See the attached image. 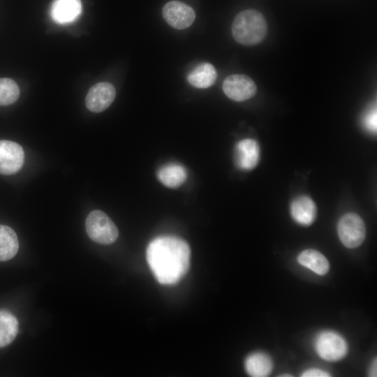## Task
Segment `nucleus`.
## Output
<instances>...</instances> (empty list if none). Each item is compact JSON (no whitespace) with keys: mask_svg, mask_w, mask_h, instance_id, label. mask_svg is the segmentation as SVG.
<instances>
[{"mask_svg":"<svg viewBox=\"0 0 377 377\" xmlns=\"http://www.w3.org/2000/svg\"><path fill=\"white\" fill-rule=\"evenodd\" d=\"M85 227L90 239L98 244H112L119 235L116 225L101 210H94L89 214L86 219Z\"/></svg>","mask_w":377,"mask_h":377,"instance_id":"3","label":"nucleus"},{"mask_svg":"<svg viewBox=\"0 0 377 377\" xmlns=\"http://www.w3.org/2000/svg\"><path fill=\"white\" fill-rule=\"evenodd\" d=\"M303 377H327L330 374L325 371L318 369H311L304 371L302 375Z\"/></svg>","mask_w":377,"mask_h":377,"instance_id":"21","label":"nucleus"},{"mask_svg":"<svg viewBox=\"0 0 377 377\" xmlns=\"http://www.w3.org/2000/svg\"><path fill=\"white\" fill-rule=\"evenodd\" d=\"M369 375L371 376H376V360H375L371 366L369 371Z\"/></svg>","mask_w":377,"mask_h":377,"instance_id":"22","label":"nucleus"},{"mask_svg":"<svg viewBox=\"0 0 377 377\" xmlns=\"http://www.w3.org/2000/svg\"><path fill=\"white\" fill-rule=\"evenodd\" d=\"M19 323L10 311L0 309V348L10 344L18 333Z\"/></svg>","mask_w":377,"mask_h":377,"instance_id":"17","label":"nucleus"},{"mask_svg":"<svg viewBox=\"0 0 377 377\" xmlns=\"http://www.w3.org/2000/svg\"><path fill=\"white\" fill-rule=\"evenodd\" d=\"M317 354L328 362H337L347 354L348 345L344 338L334 331H323L314 340Z\"/></svg>","mask_w":377,"mask_h":377,"instance_id":"4","label":"nucleus"},{"mask_svg":"<svg viewBox=\"0 0 377 377\" xmlns=\"http://www.w3.org/2000/svg\"><path fill=\"white\" fill-rule=\"evenodd\" d=\"M18 249L19 242L15 231L7 226L0 225V261L13 258Z\"/></svg>","mask_w":377,"mask_h":377,"instance_id":"18","label":"nucleus"},{"mask_svg":"<svg viewBox=\"0 0 377 377\" xmlns=\"http://www.w3.org/2000/svg\"><path fill=\"white\" fill-rule=\"evenodd\" d=\"M116 96L114 87L109 82H101L92 86L86 97V106L93 112H101L113 102Z\"/></svg>","mask_w":377,"mask_h":377,"instance_id":"9","label":"nucleus"},{"mask_svg":"<svg viewBox=\"0 0 377 377\" xmlns=\"http://www.w3.org/2000/svg\"><path fill=\"white\" fill-rule=\"evenodd\" d=\"M259 158L260 148L255 140L244 139L235 145L234 160L239 169L242 170L253 169L257 165Z\"/></svg>","mask_w":377,"mask_h":377,"instance_id":"10","label":"nucleus"},{"mask_svg":"<svg viewBox=\"0 0 377 377\" xmlns=\"http://www.w3.org/2000/svg\"><path fill=\"white\" fill-rule=\"evenodd\" d=\"M267 24L264 16L258 10L247 9L239 13L232 25L235 40L244 45H254L265 38Z\"/></svg>","mask_w":377,"mask_h":377,"instance_id":"2","label":"nucleus"},{"mask_svg":"<svg viewBox=\"0 0 377 377\" xmlns=\"http://www.w3.org/2000/svg\"><path fill=\"white\" fill-rule=\"evenodd\" d=\"M290 214L295 222L307 226L313 223L316 217L317 209L311 198L301 195L291 202Z\"/></svg>","mask_w":377,"mask_h":377,"instance_id":"12","label":"nucleus"},{"mask_svg":"<svg viewBox=\"0 0 377 377\" xmlns=\"http://www.w3.org/2000/svg\"><path fill=\"white\" fill-rule=\"evenodd\" d=\"M298 263L318 275L327 273L330 265L327 259L319 251L314 249H306L297 256Z\"/></svg>","mask_w":377,"mask_h":377,"instance_id":"16","label":"nucleus"},{"mask_svg":"<svg viewBox=\"0 0 377 377\" xmlns=\"http://www.w3.org/2000/svg\"><path fill=\"white\" fill-rule=\"evenodd\" d=\"M24 153L17 143L0 140V174L13 175L17 172L24 163Z\"/></svg>","mask_w":377,"mask_h":377,"instance_id":"8","label":"nucleus"},{"mask_svg":"<svg viewBox=\"0 0 377 377\" xmlns=\"http://www.w3.org/2000/svg\"><path fill=\"white\" fill-rule=\"evenodd\" d=\"M147 260L154 276L163 285L177 283L186 274L191 249L186 241L175 236H160L149 242Z\"/></svg>","mask_w":377,"mask_h":377,"instance_id":"1","label":"nucleus"},{"mask_svg":"<svg viewBox=\"0 0 377 377\" xmlns=\"http://www.w3.org/2000/svg\"><path fill=\"white\" fill-rule=\"evenodd\" d=\"M20 96L17 83L10 78H0V105H8L15 102Z\"/></svg>","mask_w":377,"mask_h":377,"instance_id":"19","label":"nucleus"},{"mask_svg":"<svg viewBox=\"0 0 377 377\" xmlns=\"http://www.w3.org/2000/svg\"><path fill=\"white\" fill-rule=\"evenodd\" d=\"M223 91L229 98L244 101L256 94L257 87L254 81L247 75H230L223 81Z\"/></svg>","mask_w":377,"mask_h":377,"instance_id":"6","label":"nucleus"},{"mask_svg":"<svg viewBox=\"0 0 377 377\" xmlns=\"http://www.w3.org/2000/svg\"><path fill=\"white\" fill-rule=\"evenodd\" d=\"M364 127L371 133L376 131V110L372 108L367 112L364 118Z\"/></svg>","mask_w":377,"mask_h":377,"instance_id":"20","label":"nucleus"},{"mask_svg":"<svg viewBox=\"0 0 377 377\" xmlns=\"http://www.w3.org/2000/svg\"><path fill=\"white\" fill-rule=\"evenodd\" d=\"M217 73L214 66L209 63L197 65L187 75L188 82L199 89L208 88L214 84Z\"/></svg>","mask_w":377,"mask_h":377,"instance_id":"13","label":"nucleus"},{"mask_svg":"<svg viewBox=\"0 0 377 377\" xmlns=\"http://www.w3.org/2000/svg\"><path fill=\"white\" fill-rule=\"evenodd\" d=\"M162 15L166 22L177 29L189 27L195 18L193 8L179 1H172L165 3L162 10Z\"/></svg>","mask_w":377,"mask_h":377,"instance_id":"7","label":"nucleus"},{"mask_svg":"<svg viewBox=\"0 0 377 377\" xmlns=\"http://www.w3.org/2000/svg\"><path fill=\"white\" fill-rule=\"evenodd\" d=\"M246 373L253 377H265L270 374L273 369V362L270 357L263 352L250 354L245 360Z\"/></svg>","mask_w":377,"mask_h":377,"instance_id":"14","label":"nucleus"},{"mask_svg":"<svg viewBox=\"0 0 377 377\" xmlns=\"http://www.w3.org/2000/svg\"><path fill=\"white\" fill-rule=\"evenodd\" d=\"M157 177L165 186L177 188L185 182L187 172L183 165L170 163L159 168L157 171Z\"/></svg>","mask_w":377,"mask_h":377,"instance_id":"15","label":"nucleus"},{"mask_svg":"<svg viewBox=\"0 0 377 377\" xmlns=\"http://www.w3.org/2000/svg\"><path fill=\"white\" fill-rule=\"evenodd\" d=\"M82 13L80 0H54L50 9L52 20L57 24L74 22Z\"/></svg>","mask_w":377,"mask_h":377,"instance_id":"11","label":"nucleus"},{"mask_svg":"<svg viewBox=\"0 0 377 377\" xmlns=\"http://www.w3.org/2000/svg\"><path fill=\"white\" fill-rule=\"evenodd\" d=\"M337 233L341 243L347 248L354 249L362 244L366 235L365 225L355 213H347L339 221Z\"/></svg>","mask_w":377,"mask_h":377,"instance_id":"5","label":"nucleus"}]
</instances>
